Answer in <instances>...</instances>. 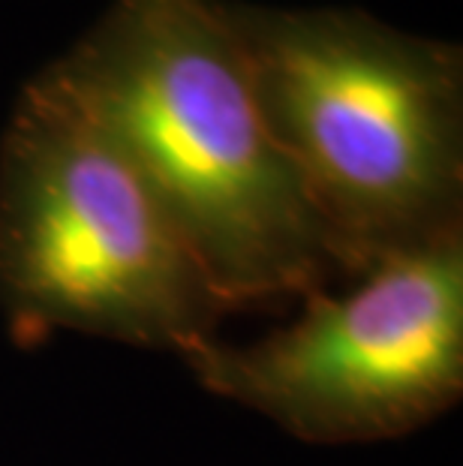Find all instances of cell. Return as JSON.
<instances>
[{
	"instance_id": "2",
	"label": "cell",
	"mask_w": 463,
	"mask_h": 466,
	"mask_svg": "<svg viewBox=\"0 0 463 466\" xmlns=\"http://www.w3.org/2000/svg\"><path fill=\"white\" fill-rule=\"evenodd\" d=\"M238 22L268 127L343 277L463 229L451 48L352 13L238 9Z\"/></svg>"
},
{
	"instance_id": "3",
	"label": "cell",
	"mask_w": 463,
	"mask_h": 466,
	"mask_svg": "<svg viewBox=\"0 0 463 466\" xmlns=\"http://www.w3.org/2000/svg\"><path fill=\"white\" fill-rule=\"evenodd\" d=\"M0 310L18 346L85 334L178 359L229 316L151 184L48 69L0 138Z\"/></svg>"
},
{
	"instance_id": "4",
	"label": "cell",
	"mask_w": 463,
	"mask_h": 466,
	"mask_svg": "<svg viewBox=\"0 0 463 466\" xmlns=\"http://www.w3.org/2000/svg\"><path fill=\"white\" fill-rule=\"evenodd\" d=\"M214 398L310 445L416 433L463 394V229L391 253L349 292L322 289L289 325L184 355Z\"/></svg>"
},
{
	"instance_id": "1",
	"label": "cell",
	"mask_w": 463,
	"mask_h": 466,
	"mask_svg": "<svg viewBox=\"0 0 463 466\" xmlns=\"http://www.w3.org/2000/svg\"><path fill=\"white\" fill-rule=\"evenodd\" d=\"M48 73L151 184L229 316L340 277L265 117L238 9L115 0Z\"/></svg>"
}]
</instances>
